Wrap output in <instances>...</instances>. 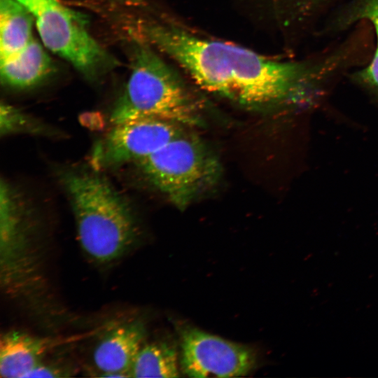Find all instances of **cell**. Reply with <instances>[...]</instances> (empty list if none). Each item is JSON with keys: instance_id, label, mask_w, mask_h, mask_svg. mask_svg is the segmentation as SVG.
<instances>
[{"instance_id": "obj_1", "label": "cell", "mask_w": 378, "mask_h": 378, "mask_svg": "<svg viewBox=\"0 0 378 378\" xmlns=\"http://www.w3.org/2000/svg\"><path fill=\"white\" fill-rule=\"evenodd\" d=\"M142 29L147 41L201 88L250 105L315 99L352 66L350 50L339 40L300 58L276 59L169 23H148Z\"/></svg>"}, {"instance_id": "obj_2", "label": "cell", "mask_w": 378, "mask_h": 378, "mask_svg": "<svg viewBox=\"0 0 378 378\" xmlns=\"http://www.w3.org/2000/svg\"><path fill=\"white\" fill-rule=\"evenodd\" d=\"M56 176L67 196L85 253L99 262L121 256L138 235L137 221L128 200L93 168L62 166L56 169Z\"/></svg>"}, {"instance_id": "obj_3", "label": "cell", "mask_w": 378, "mask_h": 378, "mask_svg": "<svg viewBox=\"0 0 378 378\" xmlns=\"http://www.w3.org/2000/svg\"><path fill=\"white\" fill-rule=\"evenodd\" d=\"M157 118L189 127L200 120L198 102L178 74L148 44L134 50L132 71L115 102L110 120L115 125Z\"/></svg>"}, {"instance_id": "obj_4", "label": "cell", "mask_w": 378, "mask_h": 378, "mask_svg": "<svg viewBox=\"0 0 378 378\" xmlns=\"http://www.w3.org/2000/svg\"><path fill=\"white\" fill-rule=\"evenodd\" d=\"M134 164L146 179L181 209L218 176V161L200 139L186 131Z\"/></svg>"}, {"instance_id": "obj_5", "label": "cell", "mask_w": 378, "mask_h": 378, "mask_svg": "<svg viewBox=\"0 0 378 378\" xmlns=\"http://www.w3.org/2000/svg\"><path fill=\"white\" fill-rule=\"evenodd\" d=\"M32 15L43 45L89 78L112 64L90 35L83 15L60 0H17Z\"/></svg>"}, {"instance_id": "obj_6", "label": "cell", "mask_w": 378, "mask_h": 378, "mask_svg": "<svg viewBox=\"0 0 378 378\" xmlns=\"http://www.w3.org/2000/svg\"><path fill=\"white\" fill-rule=\"evenodd\" d=\"M182 372L195 378L237 377L250 373L257 355L251 347L184 325L178 328Z\"/></svg>"}, {"instance_id": "obj_7", "label": "cell", "mask_w": 378, "mask_h": 378, "mask_svg": "<svg viewBox=\"0 0 378 378\" xmlns=\"http://www.w3.org/2000/svg\"><path fill=\"white\" fill-rule=\"evenodd\" d=\"M186 129L175 122L157 118L115 124L94 144L90 166L100 171L136 163L160 149Z\"/></svg>"}, {"instance_id": "obj_8", "label": "cell", "mask_w": 378, "mask_h": 378, "mask_svg": "<svg viewBox=\"0 0 378 378\" xmlns=\"http://www.w3.org/2000/svg\"><path fill=\"white\" fill-rule=\"evenodd\" d=\"M363 20L368 22L372 27L374 50L369 61L351 72L347 78L378 97V0H346L326 20L318 38L332 39Z\"/></svg>"}, {"instance_id": "obj_9", "label": "cell", "mask_w": 378, "mask_h": 378, "mask_svg": "<svg viewBox=\"0 0 378 378\" xmlns=\"http://www.w3.org/2000/svg\"><path fill=\"white\" fill-rule=\"evenodd\" d=\"M146 329L140 321L118 326L98 344L93 354L101 377H132L131 370L143 346Z\"/></svg>"}, {"instance_id": "obj_10", "label": "cell", "mask_w": 378, "mask_h": 378, "mask_svg": "<svg viewBox=\"0 0 378 378\" xmlns=\"http://www.w3.org/2000/svg\"><path fill=\"white\" fill-rule=\"evenodd\" d=\"M56 345L50 339L18 330L4 333L0 339V375L3 378H26Z\"/></svg>"}, {"instance_id": "obj_11", "label": "cell", "mask_w": 378, "mask_h": 378, "mask_svg": "<svg viewBox=\"0 0 378 378\" xmlns=\"http://www.w3.org/2000/svg\"><path fill=\"white\" fill-rule=\"evenodd\" d=\"M52 68L49 55L34 38L16 55L0 62L2 83L15 89L38 85L50 74Z\"/></svg>"}, {"instance_id": "obj_12", "label": "cell", "mask_w": 378, "mask_h": 378, "mask_svg": "<svg viewBox=\"0 0 378 378\" xmlns=\"http://www.w3.org/2000/svg\"><path fill=\"white\" fill-rule=\"evenodd\" d=\"M34 20L17 0H0V62L25 48L34 38Z\"/></svg>"}, {"instance_id": "obj_13", "label": "cell", "mask_w": 378, "mask_h": 378, "mask_svg": "<svg viewBox=\"0 0 378 378\" xmlns=\"http://www.w3.org/2000/svg\"><path fill=\"white\" fill-rule=\"evenodd\" d=\"M180 352L167 341H156L143 345L131 370L132 377H178L181 372Z\"/></svg>"}, {"instance_id": "obj_14", "label": "cell", "mask_w": 378, "mask_h": 378, "mask_svg": "<svg viewBox=\"0 0 378 378\" xmlns=\"http://www.w3.org/2000/svg\"><path fill=\"white\" fill-rule=\"evenodd\" d=\"M0 134L1 136L12 134L57 138L63 132L38 118L7 103H1Z\"/></svg>"}, {"instance_id": "obj_15", "label": "cell", "mask_w": 378, "mask_h": 378, "mask_svg": "<svg viewBox=\"0 0 378 378\" xmlns=\"http://www.w3.org/2000/svg\"><path fill=\"white\" fill-rule=\"evenodd\" d=\"M298 20L309 25L324 22L346 0H279Z\"/></svg>"}, {"instance_id": "obj_16", "label": "cell", "mask_w": 378, "mask_h": 378, "mask_svg": "<svg viewBox=\"0 0 378 378\" xmlns=\"http://www.w3.org/2000/svg\"><path fill=\"white\" fill-rule=\"evenodd\" d=\"M71 371L66 367L57 364L43 363L41 362L33 369L26 377H69Z\"/></svg>"}, {"instance_id": "obj_17", "label": "cell", "mask_w": 378, "mask_h": 378, "mask_svg": "<svg viewBox=\"0 0 378 378\" xmlns=\"http://www.w3.org/2000/svg\"><path fill=\"white\" fill-rule=\"evenodd\" d=\"M124 5L130 6H139L143 4L142 0H111Z\"/></svg>"}]
</instances>
